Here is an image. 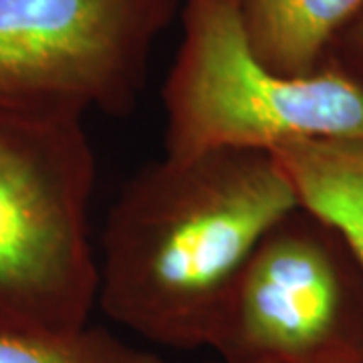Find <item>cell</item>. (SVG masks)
<instances>
[{"label":"cell","mask_w":363,"mask_h":363,"mask_svg":"<svg viewBox=\"0 0 363 363\" xmlns=\"http://www.w3.org/2000/svg\"><path fill=\"white\" fill-rule=\"evenodd\" d=\"M0 363H166L101 327L67 335L0 333Z\"/></svg>","instance_id":"ba28073f"},{"label":"cell","mask_w":363,"mask_h":363,"mask_svg":"<svg viewBox=\"0 0 363 363\" xmlns=\"http://www.w3.org/2000/svg\"><path fill=\"white\" fill-rule=\"evenodd\" d=\"M212 363H240V362H226V359H218V362H212Z\"/></svg>","instance_id":"30bf717a"},{"label":"cell","mask_w":363,"mask_h":363,"mask_svg":"<svg viewBox=\"0 0 363 363\" xmlns=\"http://www.w3.org/2000/svg\"><path fill=\"white\" fill-rule=\"evenodd\" d=\"M301 206L331 224L363 267V142L301 140L271 150Z\"/></svg>","instance_id":"52a82bcc"},{"label":"cell","mask_w":363,"mask_h":363,"mask_svg":"<svg viewBox=\"0 0 363 363\" xmlns=\"http://www.w3.org/2000/svg\"><path fill=\"white\" fill-rule=\"evenodd\" d=\"M95 180L83 116L0 104V333L67 335L89 325L99 295Z\"/></svg>","instance_id":"7a4b0ae2"},{"label":"cell","mask_w":363,"mask_h":363,"mask_svg":"<svg viewBox=\"0 0 363 363\" xmlns=\"http://www.w3.org/2000/svg\"><path fill=\"white\" fill-rule=\"evenodd\" d=\"M362 11L363 0H242L252 51L283 77L319 71L327 45Z\"/></svg>","instance_id":"8992f818"},{"label":"cell","mask_w":363,"mask_h":363,"mask_svg":"<svg viewBox=\"0 0 363 363\" xmlns=\"http://www.w3.org/2000/svg\"><path fill=\"white\" fill-rule=\"evenodd\" d=\"M150 0H0V104L130 113Z\"/></svg>","instance_id":"5b68a950"},{"label":"cell","mask_w":363,"mask_h":363,"mask_svg":"<svg viewBox=\"0 0 363 363\" xmlns=\"http://www.w3.org/2000/svg\"><path fill=\"white\" fill-rule=\"evenodd\" d=\"M362 363H363V362H362Z\"/></svg>","instance_id":"8fae6325"},{"label":"cell","mask_w":363,"mask_h":363,"mask_svg":"<svg viewBox=\"0 0 363 363\" xmlns=\"http://www.w3.org/2000/svg\"><path fill=\"white\" fill-rule=\"evenodd\" d=\"M297 208L272 152L166 154L125 184L107 214L97 305L152 343L214 351L250 255Z\"/></svg>","instance_id":"6da1fadb"},{"label":"cell","mask_w":363,"mask_h":363,"mask_svg":"<svg viewBox=\"0 0 363 363\" xmlns=\"http://www.w3.org/2000/svg\"><path fill=\"white\" fill-rule=\"evenodd\" d=\"M166 154L267 150L301 140L363 142V79L339 67L283 77L260 63L242 0H192L164 93Z\"/></svg>","instance_id":"3957f363"},{"label":"cell","mask_w":363,"mask_h":363,"mask_svg":"<svg viewBox=\"0 0 363 363\" xmlns=\"http://www.w3.org/2000/svg\"><path fill=\"white\" fill-rule=\"evenodd\" d=\"M214 351L240 363H362L363 267L345 238L303 206L269 230Z\"/></svg>","instance_id":"277c9868"},{"label":"cell","mask_w":363,"mask_h":363,"mask_svg":"<svg viewBox=\"0 0 363 363\" xmlns=\"http://www.w3.org/2000/svg\"><path fill=\"white\" fill-rule=\"evenodd\" d=\"M347 40H350V51L355 55V59H357L359 69H362L363 73V11L357 14L355 23H353V26L350 28Z\"/></svg>","instance_id":"9c48e42d"}]
</instances>
